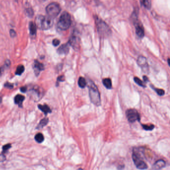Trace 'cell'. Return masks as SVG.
I'll return each instance as SVG.
<instances>
[{
	"label": "cell",
	"mask_w": 170,
	"mask_h": 170,
	"mask_svg": "<svg viewBox=\"0 0 170 170\" xmlns=\"http://www.w3.org/2000/svg\"><path fill=\"white\" fill-rule=\"evenodd\" d=\"M10 34L11 36V37H16V35H17V34H16V32L14 31V30L11 29V30L10 31Z\"/></svg>",
	"instance_id": "31"
},
{
	"label": "cell",
	"mask_w": 170,
	"mask_h": 170,
	"mask_svg": "<svg viewBox=\"0 0 170 170\" xmlns=\"http://www.w3.org/2000/svg\"><path fill=\"white\" fill-rule=\"evenodd\" d=\"M126 117L130 123H134L136 121H140V116L138 112L134 109H130L127 110Z\"/></svg>",
	"instance_id": "7"
},
{
	"label": "cell",
	"mask_w": 170,
	"mask_h": 170,
	"mask_svg": "<svg viewBox=\"0 0 170 170\" xmlns=\"http://www.w3.org/2000/svg\"><path fill=\"white\" fill-rule=\"evenodd\" d=\"M72 24L70 14L67 11H63L57 22V27L59 30H66L69 28Z\"/></svg>",
	"instance_id": "3"
},
{
	"label": "cell",
	"mask_w": 170,
	"mask_h": 170,
	"mask_svg": "<svg viewBox=\"0 0 170 170\" xmlns=\"http://www.w3.org/2000/svg\"><path fill=\"white\" fill-rule=\"evenodd\" d=\"M34 139L37 143H40L43 141L44 136L42 134V133H38L35 136Z\"/></svg>",
	"instance_id": "21"
},
{
	"label": "cell",
	"mask_w": 170,
	"mask_h": 170,
	"mask_svg": "<svg viewBox=\"0 0 170 170\" xmlns=\"http://www.w3.org/2000/svg\"><path fill=\"white\" fill-rule=\"evenodd\" d=\"M1 72H2L1 69H0V75H1Z\"/></svg>",
	"instance_id": "38"
},
{
	"label": "cell",
	"mask_w": 170,
	"mask_h": 170,
	"mask_svg": "<svg viewBox=\"0 0 170 170\" xmlns=\"http://www.w3.org/2000/svg\"><path fill=\"white\" fill-rule=\"evenodd\" d=\"M38 107L42 112L45 114V115H47L48 113L52 112V110L50 109V108L47 104L39 105Z\"/></svg>",
	"instance_id": "16"
},
{
	"label": "cell",
	"mask_w": 170,
	"mask_h": 170,
	"mask_svg": "<svg viewBox=\"0 0 170 170\" xmlns=\"http://www.w3.org/2000/svg\"><path fill=\"white\" fill-rule=\"evenodd\" d=\"M95 22L97 31L100 36L102 37H107L110 36L111 33V30L104 21L98 17H96Z\"/></svg>",
	"instance_id": "4"
},
{
	"label": "cell",
	"mask_w": 170,
	"mask_h": 170,
	"mask_svg": "<svg viewBox=\"0 0 170 170\" xmlns=\"http://www.w3.org/2000/svg\"><path fill=\"white\" fill-rule=\"evenodd\" d=\"M46 10L48 16L53 19L59 15L61 9L58 3L53 2L47 5L46 7Z\"/></svg>",
	"instance_id": "6"
},
{
	"label": "cell",
	"mask_w": 170,
	"mask_h": 170,
	"mask_svg": "<svg viewBox=\"0 0 170 170\" xmlns=\"http://www.w3.org/2000/svg\"><path fill=\"white\" fill-rule=\"evenodd\" d=\"M31 91L32 95L35 99L37 100L38 99L41 98V96L43 95V92L41 91L40 87L36 86L31 89Z\"/></svg>",
	"instance_id": "10"
},
{
	"label": "cell",
	"mask_w": 170,
	"mask_h": 170,
	"mask_svg": "<svg viewBox=\"0 0 170 170\" xmlns=\"http://www.w3.org/2000/svg\"><path fill=\"white\" fill-rule=\"evenodd\" d=\"M87 85L88 87L89 95L91 101L96 106H99L101 104V98L97 86L90 79L88 80Z\"/></svg>",
	"instance_id": "1"
},
{
	"label": "cell",
	"mask_w": 170,
	"mask_h": 170,
	"mask_svg": "<svg viewBox=\"0 0 170 170\" xmlns=\"http://www.w3.org/2000/svg\"><path fill=\"white\" fill-rule=\"evenodd\" d=\"M57 80L59 82H64L65 80V77L63 75L59 76V77H57Z\"/></svg>",
	"instance_id": "32"
},
{
	"label": "cell",
	"mask_w": 170,
	"mask_h": 170,
	"mask_svg": "<svg viewBox=\"0 0 170 170\" xmlns=\"http://www.w3.org/2000/svg\"><path fill=\"white\" fill-rule=\"evenodd\" d=\"M143 79L144 80L145 82H149V79H148V78L146 76H143Z\"/></svg>",
	"instance_id": "35"
},
{
	"label": "cell",
	"mask_w": 170,
	"mask_h": 170,
	"mask_svg": "<svg viewBox=\"0 0 170 170\" xmlns=\"http://www.w3.org/2000/svg\"><path fill=\"white\" fill-rule=\"evenodd\" d=\"M11 147V145L10 144H8L4 145V146L3 147V153L6 152L9 150Z\"/></svg>",
	"instance_id": "28"
},
{
	"label": "cell",
	"mask_w": 170,
	"mask_h": 170,
	"mask_svg": "<svg viewBox=\"0 0 170 170\" xmlns=\"http://www.w3.org/2000/svg\"><path fill=\"white\" fill-rule=\"evenodd\" d=\"M142 5H143L146 9H150L151 8V1H140Z\"/></svg>",
	"instance_id": "23"
},
{
	"label": "cell",
	"mask_w": 170,
	"mask_h": 170,
	"mask_svg": "<svg viewBox=\"0 0 170 170\" xmlns=\"http://www.w3.org/2000/svg\"><path fill=\"white\" fill-rule=\"evenodd\" d=\"M60 43V40H58V39H54L53 41V44L54 47H57V46H59Z\"/></svg>",
	"instance_id": "30"
},
{
	"label": "cell",
	"mask_w": 170,
	"mask_h": 170,
	"mask_svg": "<svg viewBox=\"0 0 170 170\" xmlns=\"http://www.w3.org/2000/svg\"><path fill=\"white\" fill-rule=\"evenodd\" d=\"M26 13L29 17H32L34 15V11H33V9L32 8H27L26 9Z\"/></svg>",
	"instance_id": "26"
},
{
	"label": "cell",
	"mask_w": 170,
	"mask_h": 170,
	"mask_svg": "<svg viewBox=\"0 0 170 170\" xmlns=\"http://www.w3.org/2000/svg\"><path fill=\"white\" fill-rule=\"evenodd\" d=\"M166 166V162L164 160H158L154 164L153 166V168L155 170H159L165 167Z\"/></svg>",
	"instance_id": "13"
},
{
	"label": "cell",
	"mask_w": 170,
	"mask_h": 170,
	"mask_svg": "<svg viewBox=\"0 0 170 170\" xmlns=\"http://www.w3.org/2000/svg\"><path fill=\"white\" fill-rule=\"evenodd\" d=\"M29 30H30V34H32V36H34L36 34L37 26L33 21H31L29 24Z\"/></svg>",
	"instance_id": "17"
},
{
	"label": "cell",
	"mask_w": 170,
	"mask_h": 170,
	"mask_svg": "<svg viewBox=\"0 0 170 170\" xmlns=\"http://www.w3.org/2000/svg\"><path fill=\"white\" fill-rule=\"evenodd\" d=\"M82 170V169H78V170Z\"/></svg>",
	"instance_id": "40"
},
{
	"label": "cell",
	"mask_w": 170,
	"mask_h": 170,
	"mask_svg": "<svg viewBox=\"0 0 170 170\" xmlns=\"http://www.w3.org/2000/svg\"><path fill=\"white\" fill-rule=\"evenodd\" d=\"M24 98H25V97L22 95H17L14 97V103H16V104L18 105L19 107H21Z\"/></svg>",
	"instance_id": "15"
},
{
	"label": "cell",
	"mask_w": 170,
	"mask_h": 170,
	"mask_svg": "<svg viewBox=\"0 0 170 170\" xmlns=\"http://www.w3.org/2000/svg\"><path fill=\"white\" fill-rule=\"evenodd\" d=\"M48 122H49V119L47 118H44L43 119L40 121L37 128L38 129L43 128L44 126H46V125L47 124Z\"/></svg>",
	"instance_id": "20"
},
{
	"label": "cell",
	"mask_w": 170,
	"mask_h": 170,
	"mask_svg": "<svg viewBox=\"0 0 170 170\" xmlns=\"http://www.w3.org/2000/svg\"><path fill=\"white\" fill-rule=\"evenodd\" d=\"M137 63L138 65L141 68L143 72L145 73L148 72L149 66L146 57L141 56H139L138 58Z\"/></svg>",
	"instance_id": "8"
},
{
	"label": "cell",
	"mask_w": 170,
	"mask_h": 170,
	"mask_svg": "<svg viewBox=\"0 0 170 170\" xmlns=\"http://www.w3.org/2000/svg\"><path fill=\"white\" fill-rule=\"evenodd\" d=\"M69 43L63 44L57 50V53H59V54H60V55L67 54L69 53Z\"/></svg>",
	"instance_id": "12"
},
{
	"label": "cell",
	"mask_w": 170,
	"mask_h": 170,
	"mask_svg": "<svg viewBox=\"0 0 170 170\" xmlns=\"http://www.w3.org/2000/svg\"><path fill=\"white\" fill-rule=\"evenodd\" d=\"M24 67L23 65H19L17 68L16 71V75H21L24 72Z\"/></svg>",
	"instance_id": "22"
},
{
	"label": "cell",
	"mask_w": 170,
	"mask_h": 170,
	"mask_svg": "<svg viewBox=\"0 0 170 170\" xmlns=\"http://www.w3.org/2000/svg\"><path fill=\"white\" fill-rule=\"evenodd\" d=\"M35 24L39 29L46 30L50 29L53 25V19L49 16L39 15L36 17Z\"/></svg>",
	"instance_id": "2"
},
{
	"label": "cell",
	"mask_w": 170,
	"mask_h": 170,
	"mask_svg": "<svg viewBox=\"0 0 170 170\" xmlns=\"http://www.w3.org/2000/svg\"><path fill=\"white\" fill-rule=\"evenodd\" d=\"M21 91L22 92H26L27 90V88L26 86H24V87H21L20 88Z\"/></svg>",
	"instance_id": "34"
},
{
	"label": "cell",
	"mask_w": 170,
	"mask_h": 170,
	"mask_svg": "<svg viewBox=\"0 0 170 170\" xmlns=\"http://www.w3.org/2000/svg\"><path fill=\"white\" fill-rule=\"evenodd\" d=\"M103 85L107 89H111L112 88V82L111 79L109 78L103 79L102 80Z\"/></svg>",
	"instance_id": "18"
},
{
	"label": "cell",
	"mask_w": 170,
	"mask_h": 170,
	"mask_svg": "<svg viewBox=\"0 0 170 170\" xmlns=\"http://www.w3.org/2000/svg\"><path fill=\"white\" fill-rule=\"evenodd\" d=\"M6 160V157L4 154H0V162L4 161Z\"/></svg>",
	"instance_id": "33"
},
{
	"label": "cell",
	"mask_w": 170,
	"mask_h": 170,
	"mask_svg": "<svg viewBox=\"0 0 170 170\" xmlns=\"http://www.w3.org/2000/svg\"><path fill=\"white\" fill-rule=\"evenodd\" d=\"M134 80L138 85L143 87H146V85L143 82H142L139 78L137 77H135L134 78Z\"/></svg>",
	"instance_id": "24"
},
{
	"label": "cell",
	"mask_w": 170,
	"mask_h": 170,
	"mask_svg": "<svg viewBox=\"0 0 170 170\" xmlns=\"http://www.w3.org/2000/svg\"><path fill=\"white\" fill-rule=\"evenodd\" d=\"M136 33L138 37L142 38L144 37V30L141 24H137L136 26Z\"/></svg>",
	"instance_id": "14"
},
{
	"label": "cell",
	"mask_w": 170,
	"mask_h": 170,
	"mask_svg": "<svg viewBox=\"0 0 170 170\" xmlns=\"http://www.w3.org/2000/svg\"><path fill=\"white\" fill-rule=\"evenodd\" d=\"M151 87L159 95L163 96L165 95V91L162 89L156 88V87H154L153 85H151Z\"/></svg>",
	"instance_id": "25"
},
{
	"label": "cell",
	"mask_w": 170,
	"mask_h": 170,
	"mask_svg": "<svg viewBox=\"0 0 170 170\" xmlns=\"http://www.w3.org/2000/svg\"><path fill=\"white\" fill-rule=\"evenodd\" d=\"M169 61H170V59H168V65L170 66V63H169Z\"/></svg>",
	"instance_id": "37"
},
{
	"label": "cell",
	"mask_w": 170,
	"mask_h": 170,
	"mask_svg": "<svg viewBox=\"0 0 170 170\" xmlns=\"http://www.w3.org/2000/svg\"><path fill=\"white\" fill-rule=\"evenodd\" d=\"M5 63H6V65H7L8 66H9L10 65V60H6Z\"/></svg>",
	"instance_id": "36"
},
{
	"label": "cell",
	"mask_w": 170,
	"mask_h": 170,
	"mask_svg": "<svg viewBox=\"0 0 170 170\" xmlns=\"http://www.w3.org/2000/svg\"><path fill=\"white\" fill-rule=\"evenodd\" d=\"M142 126L143 127V129L146 130H152L154 128V126L153 125H142Z\"/></svg>",
	"instance_id": "27"
},
{
	"label": "cell",
	"mask_w": 170,
	"mask_h": 170,
	"mask_svg": "<svg viewBox=\"0 0 170 170\" xmlns=\"http://www.w3.org/2000/svg\"><path fill=\"white\" fill-rule=\"evenodd\" d=\"M4 86L8 88L11 89L13 88L14 87V85L13 83H10V82H6L5 83Z\"/></svg>",
	"instance_id": "29"
},
{
	"label": "cell",
	"mask_w": 170,
	"mask_h": 170,
	"mask_svg": "<svg viewBox=\"0 0 170 170\" xmlns=\"http://www.w3.org/2000/svg\"><path fill=\"white\" fill-rule=\"evenodd\" d=\"M33 67L36 76L38 75L40 72L44 69V66L43 65V63H40V62L37 60H34Z\"/></svg>",
	"instance_id": "11"
},
{
	"label": "cell",
	"mask_w": 170,
	"mask_h": 170,
	"mask_svg": "<svg viewBox=\"0 0 170 170\" xmlns=\"http://www.w3.org/2000/svg\"><path fill=\"white\" fill-rule=\"evenodd\" d=\"M78 85L79 86L82 88H84L87 85V82L86 81L85 79L83 77H80L78 80Z\"/></svg>",
	"instance_id": "19"
},
{
	"label": "cell",
	"mask_w": 170,
	"mask_h": 170,
	"mask_svg": "<svg viewBox=\"0 0 170 170\" xmlns=\"http://www.w3.org/2000/svg\"><path fill=\"white\" fill-rule=\"evenodd\" d=\"M69 44L75 50H78L80 46V39L79 36H76L75 34H72L70 37Z\"/></svg>",
	"instance_id": "9"
},
{
	"label": "cell",
	"mask_w": 170,
	"mask_h": 170,
	"mask_svg": "<svg viewBox=\"0 0 170 170\" xmlns=\"http://www.w3.org/2000/svg\"><path fill=\"white\" fill-rule=\"evenodd\" d=\"M1 98L0 97V103H1Z\"/></svg>",
	"instance_id": "39"
},
{
	"label": "cell",
	"mask_w": 170,
	"mask_h": 170,
	"mask_svg": "<svg viewBox=\"0 0 170 170\" xmlns=\"http://www.w3.org/2000/svg\"><path fill=\"white\" fill-rule=\"evenodd\" d=\"M132 159L136 167L140 170H145L147 169V165L143 160V157L140 154V152L138 150L136 151V149H134L132 154Z\"/></svg>",
	"instance_id": "5"
}]
</instances>
